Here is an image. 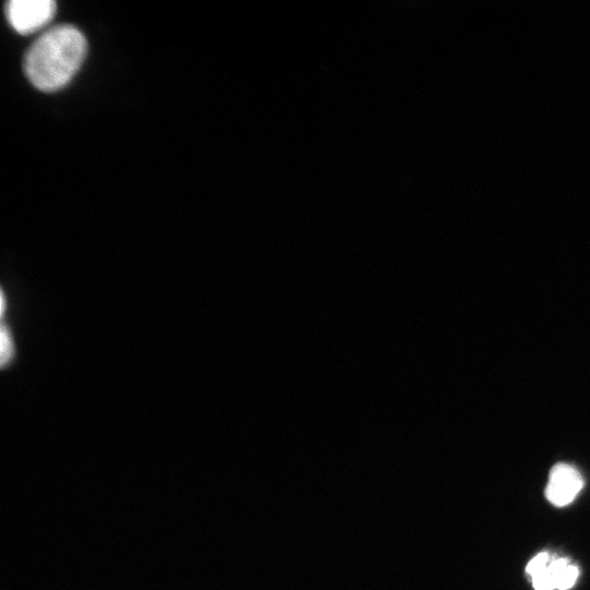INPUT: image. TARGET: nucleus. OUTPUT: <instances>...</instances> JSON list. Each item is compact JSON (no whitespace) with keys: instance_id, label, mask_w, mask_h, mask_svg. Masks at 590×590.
Masks as SVG:
<instances>
[{"instance_id":"nucleus-1","label":"nucleus","mask_w":590,"mask_h":590,"mask_svg":"<svg viewBox=\"0 0 590 590\" xmlns=\"http://www.w3.org/2000/svg\"><path fill=\"white\" fill-rule=\"evenodd\" d=\"M86 50V38L79 28L70 24L55 25L27 48L23 59L24 73L39 91H58L78 72Z\"/></svg>"},{"instance_id":"nucleus-2","label":"nucleus","mask_w":590,"mask_h":590,"mask_svg":"<svg viewBox=\"0 0 590 590\" xmlns=\"http://www.w3.org/2000/svg\"><path fill=\"white\" fill-rule=\"evenodd\" d=\"M535 590H567L574 586L579 570L566 558L554 557L548 553L534 556L526 567Z\"/></svg>"},{"instance_id":"nucleus-3","label":"nucleus","mask_w":590,"mask_h":590,"mask_svg":"<svg viewBox=\"0 0 590 590\" xmlns=\"http://www.w3.org/2000/svg\"><path fill=\"white\" fill-rule=\"evenodd\" d=\"M52 0H10L4 12L10 25L20 34H32L47 25L56 13Z\"/></svg>"},{"instance_id":"nucleus-4","label":"nucleus","mask_w":590,"mask_h":590,"mask_svg":"<svg viewBox=\"0 0 590 590\" xmlns=\"http://www.w3.org/2000/svg\"><path fill=\"white\" fill-rule=\"evenodd\" d=\"M583 486L580 473L567 463L555 464L548 475L545 496L557 507L570 504Z\"/></svg>"},{"instance_id":"nucleus-5","label":"nucleus","mask_w":590,"mask_h":590,"mask_svg":"<svg viewBox=\"0 0 590 590\" xmlns=\"http://www.w3.org/2000/svg\"><path fill=\"white\" fill-rule=\"evenodd\" d=\"M13 342L9 328L2 324L1 328V365L5 366L13 357Z\"/></svg>"},{"instance_id":"nucleus-6","label":"nucleus","mask_w":590,"mask_h":590,"mask_svg":"<svg viewBox=\"0 0 590 590\" xmlns=\"http://www.w3.org/2000/svg\"><path fill=\"white\" fill-rule=\"evenodd\" d=\"M4 307H5V304H4V295H3V293H2V295H1V312H2V314H3V311H4Z\"/></svg>"}]
</instances>
